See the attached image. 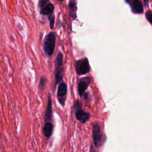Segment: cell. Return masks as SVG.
<instances>
[{"mask_svg":"<svg viewBox=\"0 0 152 152\" xmlns=\"http://www.w3.org/2000/svg\"><path fill=\"white\" fill-rule=\"evenodd\" d=\"M56 43L55 35L53 32H50L45 37L43 43V49L48 56H51L54 51Z\"/></svg>","mask_w":152,"mask_h":152,"instance_id":"obj_1","label":"cell"},{"mask_svg":"<svg viewBox=\"0 0 152 152\" xmlns=\"http://www.w3.org/2000/svg\"><path fill=\"white\" fill-rule=\"evenodd\" d=\"M63 55L59 52L55 59V84L59 83L63 79Z\"/></svg>","mask_w":152,"mask_h":152,"instance_id":"obj_2","label":"cell"},{"mask_svg":"<svg viewBox=\"0 0 152 152\" xmlns=\"http://www.w3.org/2000/svg\"><path fill=\"white\" fill-rule=\"evenodd\" d=\"M75 69L78 75L88 73L90 71V66L88 59L84 58L77 61L75 63Z\"/></svg>","mask_w":152,"mask_h":152,"instance_id":"obj_3","label":"cell"},{"mask_svg":"<svg viewBox=\"0 0 152 152\" xmlns=\"http://www.w3.org/2000/svg\"><path fill=\"white\" fill-rule=\"evenodd\" d=\"M67 96V86L64 82L59 83L57 90V99L62 106H64Z\"/></svg>","mask_w":152,"mask_h":152,"instance_id":"obj_4","label":"cell"},{"mask_svg":"<svg viewBox=\"0 0 152 152\" xmlns=\"http://www.w3.org/2000/svg\"><path fill=\"white\" fill-rule=\"evenodd\" d=\"M93 139L94 145L96 147L102 145V134L100 126L98 124H95L93 127Z\"/></svg>","mask_w":152,"mask_h":152,"instance_id":"obj_5","label":"cell"},{"mask_svg":"<svg viewBox=\"0 0 152 152\" xmlns=\"http://www.w3.org/2000/svg\"><path fill=\"white\" fill-rule=\"evenodd\" d=\"M91 81V79L90 77H86L80 79L78 86V91L80 97L84 94L86 90L90 84Z\"/></svg>","mask_w":152,"mask_h":152,"instance_id":"obj_6","label":"cell"},{"mask_svg":"<svg viewBox=\"0 0 152 152\" xmlns=\"http://www.w3.org/2000/svg\"><path fill=\"white\" fill-rule=\"evenodd\" d=\"M75 117L77 119L80 121L82 124H84L89 120L90 115V113L84 111L81 108H78L76 109Z\"/></svg>","mask_w":152,"mask_h":152,"instance_id":"obj_7","label":"cell"},{"mask_svg":"<svg viewBox=\"0 0 152 152\" xmlns=\"http://www.w3.org/2000/svg\"><path fill=\"white\" fill-rule=\"evenodd\" d=\"M52 118V99L50 94L49 93L48 99V104L46 107V110L45 115V120L47 122L51 120Z\"/></svg>","mask_w":152,"mask_h":152,"instance_id":"obj_8","label":"cell"},{"mask_svg":"<svg viewBox=\"0 0 152 152\" xmlns=\"http://www.w3.org/2000/svg\"><path fill=\"white\" fill-rule=\"evenodd\" d=\"M132 2H128L132 6L133 10L138 14L143 12V6L140 0H132Z\"/></svg>","mask_w":152,"mask_h":152,"instance_id":"obj_9","label":"cell"},{"mask_svg":"<svg viewBox=\"0 0 152 152\" xmlns=\"http://www.w3.org/2000/svg\"><path fill=\"white\" fill-rule=\"evenodd\" d=\"M53 124L52 123H51L50 122H46L45 125L44 126L43 128V135L47 137L48 138H50V136L52 135V131H53Z\"/></svg>","mask_w":152,"mask_h":152,"instance_id":"obj_10","label":"cell"},{"mask_svg":"<svg viewBox=\"0 0 152 152\" xmlns=\"http://www.w3.org/2000/svg\"><path fill=\"white\" fill-rule=\"evenodd\" d=\"M69 8L70 11V14L73 18H75L77 12V6H76V0H69Z\"/></svg>","mask_w":152,"mask_h":152,"instance_id":"obj_11","label":"cell"},{"mask_svg":"<svg viewBox=\"0 0 152 152\" xmlns=\"http://www.w3.org/2000/svg\"><path fill=\"white\" fill-rule=\"evenodd\" d=\"M54 10V5L52 4H48L42 10V12L43 15H49L52 13Z\"/></svg>","mask_w":152,"mask_h":152,"instance_id":"obj_12","label":"cell"},{"mask_svg":"<svg viewBox=\"0 0 152 152\" xmlns=\"http://www.w3.org/2000/svg\"><path fill=\"white\" fill-rule=\"evenodd\" d=\"M47 84V78L45 76H42L40 80V85L42 89H45Z\"/></svg>","mask_w":152,"mask_h":152,"instance_id":"obj_13","label":"cell"},{"mask_svg":"<svg viewBox=\"0 0 152 152\" xmlns=\"http://www.w3.org/2000/svg\"><path fill=\"white\" fill-rule=\"evenodd\" d=\"M50 16H49V19L50 20V27L52 29L53 28L54 26V22H55V16L53 14H49Z\"/></svg>","mask_w":152,"mask_h":152,"instance_id":"obj_14","label":"cell"},{"mask_svg":"<svg viewBox=\"0 0 152 152\" xmlns=\"http://www.w3.org/2000/svg\"><path fill=\"white\" fill-rule=\"evenodd\" d=\"M145 15H146V18L148 20V21H149L150 23H151V20H152V13H151V11L150 10H148L146 12V14H145Z\"/></svg>","mask_w":152,"mask_h":152,"instance_id":"obj_15","label":"cell"},{"mask_svg":"<svg viewBox=\"0 0 152 152\" xmlns=\"http://www.w3.org/2000/svg\"><path fill=\"white\" fill-rule=\"evenodd\" d=\"M48 0H39V3H38V6L40 8H42L48 2Z\"/></svg>","mask_w":152,"mask_h":152,"instance_id":"obj_16","label":"cell"},{"mask_svg":"<svg viewBox=\"0 0 152 152\" xmlns=\"http://www.w3.org/2000/svg\"><path fill=\"white\" fill-rule=\"evenodd\" d=\"M90 152H96V151L94 150V147L93 145H91V147H90Z\"/></svg>","mask_w":152,"mask_h":152,"instance_id":"obj_17","label":"cell"},{"mask_svg":"<svg viewBox=\"0 0 152 152\" xmlns=\"http://www.w3.org/2000/svg\"><path fill=\"white\" fill-rule=\"evenodd\" d=\"M148 1H149V0H144V4H145V5H148Z\"/></svg>","mask_w":152,"mask_h":152,"instance_id":"obj_18","label":"cell"},{"mask_svg":"<svg viewBox=\"0 0 152 152\" xmlns=\"http://www.w3.org/2000/svg\"><path fill=\"white\" fill-rule=\"evenodd\" d=\"M58 1H60V2H62V1H63L64 0H58Z\"/></svg>","mask_w":152,"mask_h":152,"instance_id":"obj_19","label":"cell"}]
</instances>
